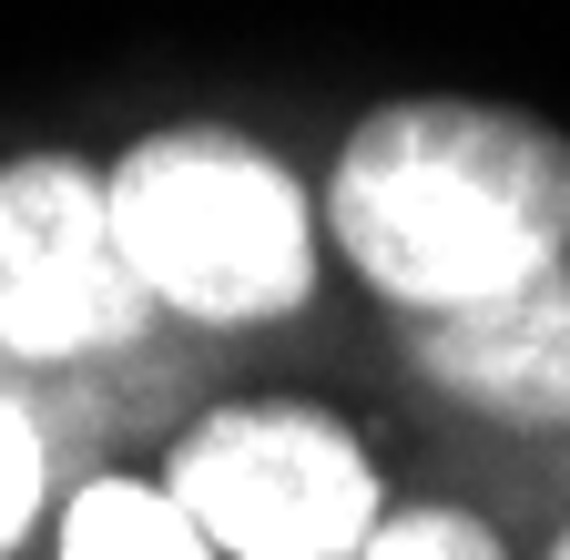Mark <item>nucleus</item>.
<instances>
[{"mask_svg":"<svg viewBox=\"0 0 570 560\" xmlns=\"http://www.w3.org/2000/svg\"><path fill=\"white\" fill-rule=\"evenodd\" d=\"M154 326L112 235V184L82 154L0 164V357L11 367H92Z\"/></svg>","mask_w":570,"mask_h":560,"instance_id":"20e7f679","label":"nucleus"},{"mask_svg":"<svg viewBox=\"0 0 570 560\" xmlns=\"http://www.w3.org/2000/svg\"><path fill=\"white\" fill-rule=\"evenodd\" d=\"M112 184V235L154 316L245 336L306 316L326 286V215L316 184L285 164L265 132L225 112L154 122L102 164Z\"/></svg>","mask_w":570,"mask_h":560,"instance_id":"f03ea898","label":"nucleus"},{"mask_svg":"<svg viewBox=\"0 0 570 560\" xmlns=\"http://www.w3.org/2000/svg\"><path fill=\"white\" fill-rule=\"evenodd\" d=\"M356 560H520V550L499 540V520H479L459 500H397Z\"/></svg>","mask_w":570,"mask_h":560,"instance_id":"6e6552de","label":"nucleus"},{"mask_svg":"<svg viewBox=\"0 0 570 560\" xmlns=\"http://www.w3.org/2000/svg\"><path fill=\"white\" fill-rule=\"evenodd\" d=\"M51 510V429H41V407L0 377V560H11Z\"/></svg>","mask_w":570,"mask_h":560,"instance_id":"0eeeda50","label":"nucleus"},{"mask_svg":"<svg viewBox=\"0 0 570 560\" xmlns=\"http://www.w3.org/2000/svg\"><path fill=\"white\" fill-rule=\"evenodd\" d=\"M407 377L428 397L489 417V429L570 439V265L530 275V286L489 296V306L417 316L407 326Z\"/></svg>","mask_w":570,"mask_h":560,"instance_id":"39448f33","label":"nucleus"},{"mask_svg":"<svg viewBox=\"0 0 570 560\" xmlns=\"http://www.w3.org/2000/svg\"><path fill=\"white\" fill-rule=\"evenodd\" d=\"M316 215L377 306L459 316L570 265V132L489 92H397L346 122Z\"/></svg>","mask_w":570,"mask_h":560,"instance_id":"f257e3e1","label":"nucleus"},{"mask_svg":"<svg viewBox=\"0 0 570 560\" xmlns=\"http://www.w3.org/2000/svg\"><path fill=\"white\" fill-rule=\"evenodd\" d=\"M540 560H570V520H560V530H550V550H540Z\"/></svg>","mask_w":570,"mask_h":560,"instance_id":"1a4fd4ad","label":"nucleus"},{"mask_svg":"<svg viewBox=\"0 0 570 560\" xmlns=\"http://www.w3.org/2000/svg\"><path fill=\"white\" fill-rule=\"evenodd\" d=\"M164 489L214 560H356L397 510L377 449L326 397H225L184 417Z\"/></svg>","mask_w":570,"mask_h":560,"instance_id":"7ed1b4c3","label":"nucleus"},{"mask_svg":"<svg viewBox=\"0 0 570 560\" xmlns=\"http://www.w3.org/2000/svg\"><path fill=\"white\" fill-rule=\"evenodd\" d=\"M51 560H214L204 530L174 510L164 479L142 469H92L61 489L51 510Z\"/></svg>","mask_w":570,"mask_h":560,"instance_id":"423d86ee","label":"nucleus"}]
</instances>
